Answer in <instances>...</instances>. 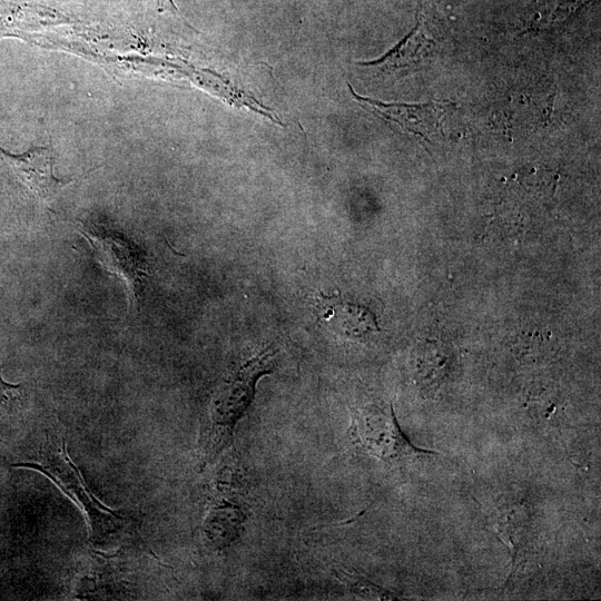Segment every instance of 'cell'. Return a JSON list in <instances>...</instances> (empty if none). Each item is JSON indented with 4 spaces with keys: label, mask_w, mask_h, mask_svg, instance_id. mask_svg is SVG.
Returning <instances> with one entry per match:
<instances>
[{
    "label": "cell",
    "mask_w": 601,
    "mask_h": 601,
    "mask_svg": "<svg viewBox=\"0 0 601 601\" xmlns=\"http://www.w3.org/2000/svg\"><path fill=\"white\" fill-rule=\"evenodd\" d=\"M276 351L267 347L239 365L217 387L200 426V469L214 463L233 444L236 426L254 401L257 382L273 372Z\"/></svg>",
    "instance_id": "6da1fadb"
},
{
    "label": "cell",
    "mask_w": 601,
    "mask_h": 601,
    "mask_svg": "<svg viewBox=\"0 0 601 601\" xmlns=\"http://www.w3.org/2000/svg\"><path fill=\"white\" fill-rule=\"evenodd\" d=\"M41 472L56 483L82 509L89 524V539L95 544L110 541L124 528L125 519L100 503L91 493L75 463L68 455L63 440L47 436L36 461L16 464Z\"/></svg>",
    "instance_id": "7a4b0ae2"
},
{
    "label": "cell",
    "mask_w": 601,
    "mask_h": 601,
    "mask_svg": "<svg viewBox=\"0 0 601 601\" xmlns=\"http://www.w3.org/2000/svg\"><path fill=\"white\" fill-rule=\"evenodd\" d=\"M349 437L363 453L391 465L434 452L415 446L403 433L393 406L367 403L352 410Z\"/></svg>",
    "instance_id": "3957f363"
},
{
    "label": "cell",
    "mask_w": 601,
    "mask_h": 601,
    "mask_svg": "<svg viewBox=\"0 0 601 601\" xmlns=\"http://www.w3.org/2000/svg\"><path fill=\"white\" fill-rule=\"evenodd\" d=\"M248 519L246 492L238 474L226 469L216 480L201 524L204 544L223 551L242 535Z\"/></svg>",
    "instance_id": "277c9868"
},
{
    "label": "cell",
    "mask_w": 601,
    "mask_h": 601,
    "mask_svg": "<svg viewBox=\"0 0 601 601\" xmlns=\"http://www.w3.org/2000/svg\"><path fill=\"white\" fill-rule=\"evenodd\" d=\"M82 234L90 243L97 259L110 273L128 284L137 300L148 277V263L142 249L122 234L99 226H87Z\"/></svg>",
    "instance_id": "5b68a950"
},
{
    "label": "cell",
    "mask_w": 601,
    "mask_h": 601,
    "mask_svg": "<svg viewBox=\"0 0 601 601\" xmlns=\"http://www.w3.org/2000/svg\"><path fill=\"white\" fill-rule=\"evenodd\" d=\"M353 97L365 109L372 111L398 130L425 139L435 137L441 129V121L449 105L444 101L425 104H386L376 99L358 96L348 83Z\"/></svg>",
    "instance_id": "8992f818"
},
{
    "label": "cell",
    "mask_w": 601,
    "mask_h": 601,
    "mask_svg": "<svg viewBox=\"0 0 601 601\" xmlns=\"http://www.w3.org/2000/svg\"><path fill=\"white\" fill-rule=\"evenodd\" d=\"M0 157L42 201H50L63 186L71 181L55 176V157L49 148L33 146L27 151L14 154L0 146Z\"/></svg>",
    "instance_id": "52a82bcc"
},
{
    "label": "cell",
    "mask_w": 601,
    "mask_h": 601,
    "mask_svg": "<svg viewBox=\"0 0 601 601\" xmlns=\"http://www.w3.org/2000/svg\"><path fill=\"white\" fill-rule=\"evenodd\" d=\"M318 308L319 319L341 336L365 339L378 331L374 314L361 305L326 297Z\"/></svg>",
    "instance_id": "ba28073f"
},
{
    "label": "cell",
    "mask_w": 601,
    "mask_h": 601,
    "mask_svg": "<svg viewBox=\"0 0 601 601\" xmlns=\"http://www.w3.org/2000/svg\"><path fill=\"white\" fill-rule=\"evenodd\" d=\"M428 39L424 32L423 21L420 20L412 32L405 37L383 59L367 65L380 66L383 70H394L411 65L420 59L425 48H428Z\"/></svg>",
    "instance_id": "9c48e42d"
},
{
    "label": "cell",
    "mask_w": 601,
    "mask_h": 601,
    "mask_svg": "<svg viewBox=\"0 0 601 601\" xmlns=\"http://www.w3.org/2000/svg\"><path fill=\"white\" fill-rule=\"evenodd\" d=\"M336 577L354 593L368 599L394 600L397 595L376 585L364 575L351 569H336Z\"/></svg>",
    "instance_id": "30bf717a"
},
{
    "label": "cell",
    "mask_w": 601,
    "mask_h": 601,
    "mask_svg": "<svg viewBox=\"0 0 601 601\" xmlns=\"http://www.w3.org/2000/svg\"><path fill=\"white\" fill-rule=\"evenodd\" d=\"M20 400V386L6 383L0 377V415L12 412Z\"/></svg>",
    "instance_id": "8fae6325"
},
{
    "label": "cell",
    "mask_w": 601,
    "mask_h": 601,
    "mask_svg": "<svg viewBox=\"0 0 601 601\" xmlns=\"http://www.w3.org/2000/svg\"><path fill=\"white\" fill-rule=\"evenodd\" d=\"M162 2L168 7L170 10L177 11V8L175 7V3L173 0H162Z\"/></svg>",
    "instance_id": "7c38bea8"
}]
</instances>
